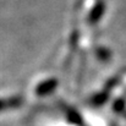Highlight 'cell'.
Wrapping results in <instances>:
<instances>
[{"instance_id": "6da1fadb", "label": "cell", "mask_w": 126, "mask_h": 126, "mask_svg": "<svg viewBox=\"0 0 126 126\" xmlns=\"http://www.w3.org/2000/svg\"><path fill=\"white\" fill-rule=\"evenodd\" d=\"M55 86H56V81H54V80L47 81V82H44L43 84H41L38 92H39V93H47V92L51 91L53 88H55Z\"/></svg>"}]
</instances>
